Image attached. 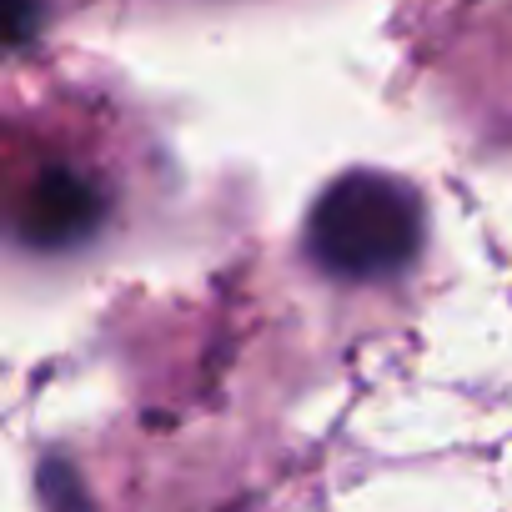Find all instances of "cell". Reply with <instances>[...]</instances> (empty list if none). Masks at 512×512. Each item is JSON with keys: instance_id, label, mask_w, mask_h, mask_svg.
<instances>
[{"instance_id": "6da1fadb", "label": "cell", "mask_w": 512, "mask_h": 512, "mask_svg": "<svg viewBox=\"0 0 512 512\" xmlns=\"http://www.w3.org/2000/svg\"><path fill=\"white\" fill-rule=\"evenodd\" d=\"M422 246V201L407 181L382 171H347L337 176L312 216H307V251L327 277L377 282L402 272Z\"/></svg>"}, {"instance_id": "3957f363", "label": "cell", "mask_w": 512, "mask_h": 512, "mask_svg": "<svg viewBox=\"0 0 512 512\" xmlns=\"http://www.w3.org/2000/svg\"><path fill=\"white\" fill-rule=\"evenodd\" d=\"M36 21H41L36 0H6V36H11V46H26L36 36Z\"/></svg>"}, {"instance_id": "7a4b0ae2", "label": "cell", "mask_w": 512, "mask_h": 512, "mask_svg": "<svg viewBox=\"0 0 512 512\" xmlns=\"http://www.w3.org/2000/svg\"><path fill=\"white\" fill-rule=\"evenodd\" d=\"M101 211H106V201H101V191H96L81 171L51 166V171H41L36 186L26 191L21 236H26L31 246L56 251V246H71V241L91 236L96 221H101Z\"/></svg>"}]
</instances>
